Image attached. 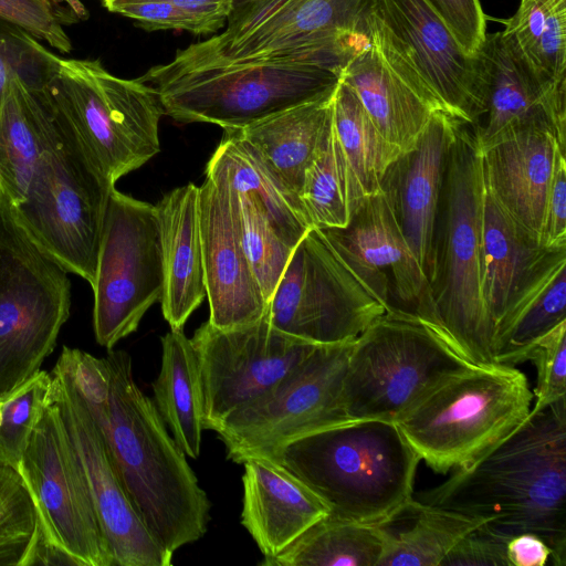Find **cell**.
<instances>
[{"label":"cell","instance_id":"6da1fadb","mask_svg":"<svg viewBox=\"0 0 566 566\" xmlns=\"http://www.w3.org/2000/svg\"><path fill=\"white\" fill-rule=\"evenodd\" d=\"M418 502L485 520L511 538L532 533L566 565V398L537 411L472 465L416 494Z\"/></svg>","mask_w":566,"mask_h":566},{"label":"cell","instance_id":"7a4b0ae2","mask_svg":"<svg viewBox=\"0 0 566 566\" xmlns=\"http://www.w3.org/2000/svg\"><path fill=\"white\" fill-rule=\"evenodd\" d=\"M104 358L108 389L82 397L138 516L158 544L174 554L208 531L209 497L153 399L136 382L129 354L111 349Z\"/></svg>","mask_w":566,"mask_h":566},{"label":"cell","instance_id":"3957f363","mask_svg":"<svg viewBox=\"0 0 566 566\" xmlns=\"http://www.w3.org/2000/svg\"><path fill=\"white\" fill-rule=\"evenodd\" d=\"M303 481L335 517L386 525L413 500L419 455L396 422L346 421L283 447L272 459Z\"/></svg>","mask_w":566,"mask_h":566},{"label":"cell","instance_id":"277c9868","mask_svg":"<svg viewBox=\"0 0 566 566\" xmlns=\"http://www.w3.org/2000/svg\"><path fill=\"white\" fill-rule=\"evenodd\" d=\"M459 123L450 145L433 239L429 281L440 327L476 366L493 361V332L481 293L485 180L475 130Z\"/></svg>","mask_w":566,"mask_h":566},{"label":"cell","instance_id":"5b68a950","mask_svg":"<svg viewBox=\"0 0 566 566\" xmlns=\"http://www.w3.org/2000/svg\"><path fill=\"white\" fill-rule=\"evenodd\" d=\"M371 0H247L226 30L178 50V65L281 61L343 72L368 41Z\"/></svg>","mask_w":566,"mask_h":566},{"label":"cell","instance_id":"8992f818","mask_svg":"<svg viewBox=\"0 0 566 566\" xmlns=\"http://www.w3.org/2000/svg\"><path fill=\"white\" fill-rule=\"evenodd\" d=\"M533 402L527 377L514 366H475L443 381L396 423L434 472L463 470L510 437Z\"/></svg>","mask_w":566,"mask_h":566},{"label":"cell","instance_id":"52a82bcc","mask_svg":"<svg viewBox=\"0 0 566 566\" xmlns=\"http://www.w3.org/2000/svg\"><path fill=\"white\" fill-rule=\"evenodd\" d=\"M342 72L281 61L149 69L139 80L158 94L165 114L182 123L241 129L333 93Z\"/></svg>","mask_w":566,"mask_h":566},{"label":"cell","instance_id":"ba28073f","mask_svg":"<svg viewBox=\"0 0 566 566\" xmlns=\"http://www.w3.org/2000/svg\"><path fill=\"white\" fill-rule=\"evenodd\" d=\"M45 93L111 184L160 151L158 126L165 109L157 92L142 80L117 77L98 61L60 59Z\"/></svg>","mask_w":566,"mask_h":566},{"label":"cell","instance_id":"9c48e42d","mask_svg":"<svg viewBox=\"0 0 566 566\" xmlns=\"http://www.w3.org/2000/svg\"><path fill=\"white\" fill-rule=\"evenodd\" d=\"M475 366L417 317L385 313L352 344L345 416L397 422L443 381Z\"/></svg>","mask_w":566,"mask_h":566},{"label":"cell","instance_id":"30bf717a","mask_svg":"<svg viewBox=\"0 0 566 566\" xmlns=\"http://www.w3.org/2000/svg\"><path fill=\"white\" fill-rule=\"evenodd\" d=\"M67 273L23 229L0 187V398L54 349L70 316Z\"/></svg>","mask_w":566,"mask_h":566},{"label":"cell","instance_id":"8fae6325","mask_svg":"<svg viewBox=\"0 0 566 566\" xmlns=\"http://www.w3.org/2000/svg\"><path fill=\"white\" fill-rule=\"evenodd\" d=\"M53 113L56 120L53 144L13 210L35 243L69 273L92 286L115 185L93 166L67 125Z\"/></svg>","mask_w":566,"mask_h":566},{"label":"cell","instance_id":"7c38bea8","mask_svg":"<svg viewBox=\"0 0 566 566\" xmlns=\"http://www.w3.org/2000/svg\"><path fill=\"white\" fill-rule=\"evenodd\" d=\"M368 39L434 112L475 125L485 113L479 54L470 55L426 0H371Z\"/></svg>","mask_w":566,"mask_h":566},{"label":"cell","instance_id":"4fadbf2b","mask_svg":"<svg viewBox=\"0 0 566 566\" xmlns=\"http://www.w3.org/2000/svg\"><path fill=\"white\" fill-rule=\"evenodd\" d=\"M353 342L318 345L272 390L228 416L214 430L227 459H272L300 438L349 421L343 386Z\"/></svg>","mask_w":566,"mask_h":566},{"label":"cell","instance_id":"5bb4252c","mask_svg":"<svg viewBox=\"0 0 566 566\" xmlns=\"http://www.w3.org/2000/svg\"><path fill=\"white\" fill-rule=\"evenodd\" d=\"M385 313L319 230L311 228L295 245L264 317L293 337L334 345L355 340Z\"/></svg>","mask_w":566,"mask_h":566},{"label":"cell","instance_id":"9a60e30c","mask_svg":"<svg viewBox=\"0 0 566 566\" xmlns=\"http://www.w3.org/2000/svg\"><path fill=\"white\" fill-rule=\"evenodd\" d=\"M163 284L156 207L113 188L91 286L97 344L111 350L136 332L146 312L160 301Z\"/></svg>","mask_w":566,"mask_h":566},{"label":"cell","instance_id":"2e32d148","mask_svg":"<svg viewBox=\"0 0 566 566\" xmlns=\"http://www.w3.org/2000/svg\"><path fill=\"white\" fill-rule=\"evenodd\" d=\"M17 470L45 541L77 566H114L92 496L59 409L49 399Z\"/></svg>","mask_w":566,"mask_h":566},{"label":"cell","instance_id":"e0dca14e","mask_svg":"<svg viewBox=\"0 0 566 566\" xmlns=\"http://www.w3.org/2000/svg\"><path fill=\"white\" fill-rule=\"evenodd\" d=\"M190 339L200 368L203 429L212 431L272 390L318 346L274 328L264 316L232 329L207 321Z\"/></svg>","mask_w":566,"mask_h":566},{"label":"cell","instance_id":"ac0fdd59","mask_svg":"<svg viewBox=\"0 0 566 566\" xmlns=\"http://www.w3.org/2000/svg\"><path fill=\"white\" fill-rule=\"evenodd\" d=\"M318 230L386 313L415 316L449 343L436 314L429 282L381 191L367 197L344 228Z\"/></svg>","mask_w":566,"mask_h":566},{"label":"cell","instance_id":"d6986e66","mask_svg":"<svg viewBox=\"0 0 566 566\" xmlns=\"http://www.w3.org/2000/svg\"><path fill=\"white\" fill-rule=\"evenodd\" d=\"M50 400L84 473L114 566H170L174 554L158 544L138 516L98 423L59 360L51 373Z\"/></svg>","mask_w":566,"mask_h":566},{"label":"cell","instance_id":"ffe728a7","mask_svg":"<svg viewBox=\"0 0 566 566\" xmlns=\"http://www.w3.org/2000/svg\"><path fill=\"white\" fill-rule=\"evenodd\" d=\"M205 172L199 217L208 322L232 329L261 319L266 301L241 244L232 191L220 176Z\"/></svg>","mask_w":566,"mask_h":566},{"label":"cell","instance_id":"44dd1931","mask_svg":"<svg viewBox=\"0 0 566 566\" xmlns=\"http://www.w3.org/2000/svg\"><path fill=\"white\" fill-rule=\"evenodd\" d=\"M563 264L566 245H543L501 208L485 187L480 282L493 343Z\"/></svg>","mask_w":566,"mask_h":566},{"label":"cell","instance_id":"7402d4cb","mask_svg":"<svg viewBox=\"0 0 566 566\" xmlns=\"http://www.w3.org/2000/svg\"><path fill=\"white\" fill-rule=\"evenodd\" d=\"M459 123L446 113H433L416 146L388 167L380 186L428 282L447 157Z\"/></svg>","mask_w":566,"mask_h":566},{"label":"cell","instance_id":"603a6c76","mask_svg":"<svg viewBox=\"0 0 566 566\" xmlns=\"http://www.w3.org/2000/svg\"><path fill=\"white\" fill-rule=\"evenodd\" d=\"M480 151L488 191L514 221L541 242L556 163L566 154L555 132L539 126L522 127Z\"/></svg>","mask_w":566,"mask_h":566},{"label":"cell","instance_id":"cb8c5ba5","mask_svg":"<svg viewBox=\"0 0 566 566\" xmlns=\"http://www.w3.org/2000/svg\"><path fill=\"white\" fill-rule=\"evenodd\" d=\"M478 54L486 116L484 125L474 128L480 150L505 134L528 126L554 130L566 148V111L551 101L503 31L486 34Z\"/></svg>","mask_w":566,"mask_h":566},{"label":"cell","instance_id":"d4e9b609","mask_svg":"<svg viewBox=\"0 0 566 566\" xmlns=\"http://www.w3.org/2000/svg\"><path fill=\"white\" fill-rule=\"evenodd\" d=\"M242 464L241 524L264 558L279 554L328 514L326 504L279 462L252 458Z\"/></svg>","mask_w":566,"mask_h":566},{"label":"cell","instance_id":"484cf974","mask_svg":"<svg viewBox=\"0 0 566 566\" xmlns=\"http://www.w3.org/2000/svg\"><path fill=\"white\" fill-rule=\"evenodd\" d=\"M155 207L164 272L161 312L170 329H182L206 297L199 187L175 188Z\"/></svg>","mask_w":566,"mask_h":566},{"label":"cell","instance_id":"4316f807","mask_svg":"<svg viewBox=\"0 0 566 566\" xmlns=\"http://www.w3.org/2000/svg\"><path fill=\"white\" fill-rule=\"evenodd\" d=\"M334 92L224 133L241 140L273 179L301 202L304 172L332 120Z\"/></svg>","mask_w":566,"mask_h":566},{"label":"cell","instance_id":"83f0119b","mask_svg":"<svg viewBox=\"0 0 566 566\" xmlns=\"http://www.w3.org/2000/svg\"><path fill=\"white\" fill-rule=\"evenodd\" d=\"M340 77L389 145L401 154L416 146L436 112L390 69L369 39L349 59Z\"/></svg>","mask_w":566,"mask_h":566},{"label":"cell","instance_id":"f1b7e54d","mask_svg":"<svg viewBox=\"0 0 566 566\" xmlns=\"http://www.w3.org/2000/svg\"><path fill=\"white\" fill-rule=\"evenodd\" d=\"M56 120L45 90L12 80L0 108V187L19 203L43 155L53 144Z\"/></svg>","mask_w":566,"mask_h":566},{"label":"cell","instance_id":"f546056e","mask_svg":"<svg viewBox=\"0 0 566 566\" xmlns=\"http://www.w3.org/2000/svg\"><path fill=\"white\" fill-rule=\"evenodd\" d=\"M161 363L151 384L154 403L172 438L191 459L201 452L203 392L193 344L182 329H170L160 338Z\"/></svg>","mask_w":566,"mask_h":566},{"label":"cell","instance_id":"4dcf8cb0","mask_svg":"<svg viewBox=\"0 0 566 566\" xmlns=\"http://www.w3.org/2000/svg\"><path fill=\"white\" fill-rule=\"evenodd\" d=\"M503 33L551 101L566 111V0H521Z\"/></svg>","mask_w":566,"mask_h":566},{"label":"cell","instance_id":"1f68e13d","mask_svg":"<svg viewBox=\"0 0 566 566\" xmlns=\"http://www.w3.org/2000/svg\"><path fill=\"white\" fill-rule=\"evenodd\" d=\"M237 192L252 196L273 229L295 247L312 228L300 201L289 195L237 137L224 136L206 166Z\"/></svg>","mask_w":566,"mask_h":566},{"label":"cell","instance_id":"d6a6232c","mask_svg":"<svg viewBox=\"0 0 566 566\" xmlns=\"http://www.w3.org/2000/svg\"><path fill=\"white\" fill-rule=\"evenodd\" d=\"M382 553L380 525L345 521L327 514L264 566H378Z\"/></svg>","mask_w":566,"mask_h":566},{"label":"cell","instance_id":"836d02e7","mask_svg":"<svg viewBox=\"0 0 566 566\" xmlns=\"http://www.w3.org/2000/svg\"><path fill=\"white\" fill-rule=\"evenodd\" d=\"M407 510L412 523L406 528L394 531L380 525L382 553L378 566H441L463 536L486 522L415 499Z\"/></svg>","mask_w":566,"mask_h":566},{"label":"cell","instance_id":"e575fe53","mask_svg":"<svg viewBox=\"0 0 566 566\" xmlns=\"http://www.w3.org/2000/svg\"><path fill=\"white\" fill-rule=\"evenodd\" d=\"M334 134L360 198L380 191L388 167L401 155L377 132L353 90L342 77L332 106Z\"/></svg>","mask_w":566,"mask_h":566},{"label":"cell","instance_id":"d590c367","mask_svg":"<svg viewBox=\"0 0 566 566\" xmlns=\"http://www.w3.org/2000/svg\"><path fill=\"white\" fill-rule=\"evenodd\" d=\"M300 200L312 228H344L364 201L337 144L333 119L306 168Z\"/></svg>","mask_w":566,"mask_h":566},{"label":"cell","instance_id":"8d00e7d4","mask_svg":"<svg viewBox=\"0 0 566 566\" xmlns=\"http://www.w3.org/2000/svg\"><path fill=\"white\" fill-rule=\"evenodd\" d=\"M566 319V264L560 265L542 289L496 334L495 364L524 363L530 347Z\"/></svg>","mask_w":566,"mask_h":566},{"label":"cell","instance_id":"74e56055","mask_svg":"<svg viewBox=\"0 0 566 566\" xmlns=\"http://www.w3.org/2000/svg\"><path fill=\"white\" fill-rule=\"evenodd\" d=\"M230 189L241 244L268 304L295 247L277 234L252 196Z\"/></svg>","mask_w":566,"mask_h":566},{"label":"cell","instance_id":"f35d334b","mask_svg":"<svg viewBox=\"0 0 566 566\" xmlns=\"http://www.w3.org/2000/svg\"><path fill=\"white\" fill-rule=\"evenodd\" d=\"M39 533L35 504L22 475L0 462V566H29Z\"/></svg>","mask_w":566,"mask_h":566},{"label":"cell","instance_id":"ab89813d","mask_svg":"<svg viewBox=\"0 0 566 566\" xmlns=\"http://www.w3.org/2000/svg\"><path fill=\"white\" fill-rule=\"evenodd\" d=\"M51 374L40 370L0 398V462L18 468L49 405Z\"/></svg>","mask_w":566,"mask_h":566},{"label":"cell","instance_id":"60d3db41","mask_svg":"<svg viewBox=\"0 0 566 566\" xmlns=\"http://www.w3.org/2000/svg\"><path fill=\"white\" fill-rule=\"evenodd\" d=\"M60 57L21 27L0 17V108L12 80L42 92L57 70Z\"/></svg>","mask_w":566,"mask_h":566},{"label":"cell","instance_id":"b9f144b4","mask_svg":"<svg viewBox=\"0 0 566 566\" xmlns=\"http://www.w3.org/2000/svg\"><path fill=\"white\" fill-rule=\"evenodd\" d=\"M527 360L536 367L531 412L566 398V319L530 347L524 357Z\"/></svg>","mask_w":566,"mask_h":566},{"label":"cell","instance_id":"7bdbcfd3","mask_svg":"<svg viewBox=\"0 0 566 566\" xmlns=\"http://www.w3.org/2000/svg\"><path fill=\"white\" fill-rule=\"evenodd\" d=\"M0 17L61 53H69L72 49L63 29V23L70 19L55 0H0Z\"/></svg>","mask_w":566,"mask_h":566},{"label":"cell","instance_id":"ee69618b","mask_svg":"<svg viewBox=\"0 0 566 566\" xmlns=\"http://www.w3.org/2000/svg\"><path fill=\"white\" fill-rule=\"evenodd\" d=\"M102 3L108 11L135 20L147 31L182 30L193 34L213 33L208 23L168 0H102Z\"/></svg>","mask_w":566,"mask_h":566},{"label":"cell","instance_id":"f6af8a7d","mask_svg":"<svg viewBox=\"0 0 566 566\" xmlns=\"http://www.w3.org/2000/svg\"><path fill=\"white\" fill-rule=\"evenodd\" d=\"M452 32L462 50L475 55L486 36L479 0H426Z\"/></svg>","mask_w":566,"mask_h":566},{"label":"cell","instance_id":"bcb514c9","mask_svg":"<svg viewBox=\"0 0 566 566\" xmlns=\"http://www.w3.org/2000/svg\"><path fill=\"white\" fill-rule=\"evenodd\" d=\"M507 541L484 522L454 545L441 566H511L506 555Z\"/></svg>","mask_w":566,"mask_h":566},{"label":"cell","instance_id":"7dc6e473","mask_svg":"<svg viewBox=\"0 0 566 566\" xmlns=\"http://www.w3.org/2000/svg\"><path fill=\"white\" fill-rule=\"evenodd\" d=\"M541 243L546 247L566 245V158L562 154L556 163L549 187Z\"/></svg>","mask_w":566,"mask_h":566},{"label":"cell","instance_id":"c3c4849f","mask_svg":"<svg viewBox=\"0 0 566 566\" xmlns=\"http://www.w3.org/2000/svg\"><path fill=\"white\" fill-rule=\"evenodd\" d=\"M506 555L511 566H545L552 552L537 535L522 533L507 541Z\"/></svg>","mask_w":566,"mask_h":566},{"label":"cell","instance_id":"681fc988","mask_svg":"<svg viewBox=\"0 0 566 566\" xmlns=\"http://www.w3.org/2000/svg\"><path fill=\"white\" fill-rule=\"evenodd\" d=\"M179 9L208 23L213 32L221 29L233 10L247 0H168Z\"/></svg>","mask_w":566,"mask_h":566},{"label":"cell","instance_id":"f907efd6","mask_svg":"<svg viewBox=\"0 0 566 566\" xmlns=\"http://www.w3.org/2000/svg\"><path fill=\"white\" fill-rule=\"evenodd\" d=\"M55 1L65 3L67 6L69 11L75 19V21L86 19L87 11L85 10V7L81 3L80 0H55Z\"/></svg>","mask_w":566,"mask_h":566},{"label":"cell","instance_id":"816d5d0a","mask_svg":"<svg viewBox=\"0 0 566 566\" xmlns=\"http://www.w3.org/2000/svg\"><path fill=\"white\" fill-rule=\"evenodd\" d=\"M1 418H2V412H1V407H0V422H1Z\"/></svg>","mask_w":566,"mask_h":566}]
</instances>
